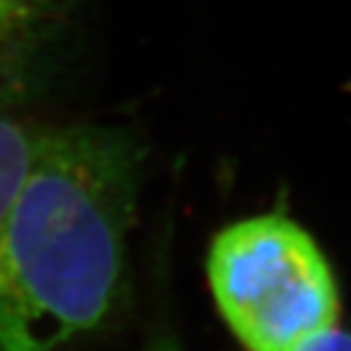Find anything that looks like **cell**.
Listing matches in <instances>:
<instances>
[{"instance_id":"obj_1","label":"cell","mask_w":351,"mask_h":351,"mask_svg":"<svg viewBox=\"0 0 351 351\" xmlns=\"http://www.w3.org/2000/svg\"><path fill=\"white\" fill-rule=\"evenodd\" d=\"M142 162L121 128H44L0 208V351H71L117 311Z\"/></svg>"},{"instance_id":"obj_2","label":"cell","mask_w":351,"mask_h":351,"mask_svg":"<svg viewBox=\"0 0 351 351\" xmlns=\"http://www.w3.org/2000/svg\"><path fill=\"white\" fill-rule=\"evenodd\" d=\"M208 278L247 351H297L338 322L331 267L313 237L285 217L223 228L210 247Z\"/></svg>"},{"instance_id":"obj_3","label":"cell","mask_w":351,"mask_h":351,"mask_svg":"<svg viewBox=\"0 0 351 351\" xmlns=\"http://www.w3.org/2000/svg\"><path fill=\"white\" fill-rule=\"evenodd\" d=\"M75 0H0V112L51 87L71 44Z\"/></svg>"},{"instance_id":"obj_4","label":"cell","mask_w":351,"mask_h":351,"mask_svg":"<svg viewBox=\"0 0 351 351\" xmlns=\"http://www.w3.org/2000/svg\"><path fill=\"white\" fill-rule=\"evenodd\" d=\"M41 135L44 125L25 121L14 112H0V208L19 187Z\"/></svg>"},{"instance_id":"obj_5","label":"cell","mask_w":351,"mask_h":351,"mask_svg":"<svg viewBox=\"0 0 351 351\" xmlns=\"http://www.w3.org/2000/svg\"><path fill=\"white\" fill-rule=\"evenodd\" d=\"M297 351H351V333L328 328V331L315 335L306 345H301Z\"/></svg>"}]
</instances>
